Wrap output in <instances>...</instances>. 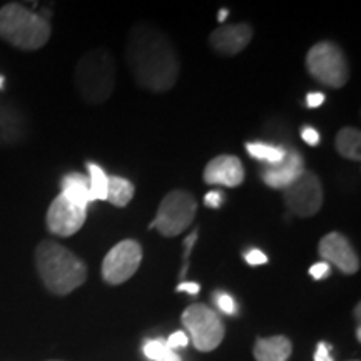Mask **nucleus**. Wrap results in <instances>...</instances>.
Here are the masks:
<instances>
[{
	"label": "nucleus",
	"mask_w": 361,
	"mask_h": 361,
	"mask_svg": "<svg viewBox=\"0 0 361 361\" xmlns=\"http://www.w3.org/2000/svg\"><path fill=\"white\" fill-rule=\"evenodd\" d=\"M126 61L139 87L168 92L178 82L179 59L168 34L156 25H133L126 42Z\"/></svg>",
	"instance_id": "nucleus-1"
},
{
	"label": "nucleus",
	"mask_w": 361,
	"mask_h": 361,
	"mask_svg": "<svg viewBox=\"0 0 361 361\" xmlns=\"http://www.w3.org/2000/svg\"><path fill=\"white\" fill-rule=\"evenodd\" d=\"M35 268L45 290L56 296L71 295L87 279L84 261L51 239L40 241L34 252Z\"/></svg>",
	"instance_id": "nucleus-2"
},
{
	"label": "nucleus",
	"mask_w": 361,
	"mask_h": 361,
	"mask_svg": "<svg viewBox=\"0 0 361 361\" xmlns=\"http://www.w3.org/2000/svg\"><path fill=\"white\" fill-rule=\"evenodd\" d=\"M52 27L49 19L35 13L19 2L6 4L0 8V39L19 51L32 52L49 42Z\"/></svg>",
	"instance_id": "nucleus-3"
},
{
	"label": "nucleus",
	"mask_w": 361,
	"mask_h": 361,
	"mask_svg": "<svg viewBox=\"0 0 361 361\" xmlns=\"http://www.w3.org/2000/svg\"><path fill=\"white\" fill-rule=\"evenodd\" d=\"M74 84L84 102L99 106L112 96L116 85V62L104 49H92L79 59Z\"/></svg>",
	"instance_id": "nucleus-4"
},
{
	"label": "nucleus",
	"mask_w": 361,
	"mask_h": 361,
	"mask_svg": "<svg viewBox=\"0 0 361 361\" xmlns=\"http://www.w3.org/2000/svg\"><path fill=\"white\" fill-rule=\"evenodd\" d=\"M197 213V202L189 191L176 189L161 201L154 221L149 228H156L164 238H174L192 224Z\"/></svg>",
	"instance_id": "nucleus-5"
},
{
	"label": "nucleus",
	"mask_w": 361,
	"mask_h": 361,
	"mask_svg": "<svg viewBox=\"0 0 361 361\" xmlns=\"http://www.w3.org/2000/svg\"><path fill=\"white\" fill-rule=\"evenodd\" d=\"M306 67L318 82L333 89L343 87L350 79V66L345 54L333 42L313 45L306 56Z\"/></svg>",
	"instance_id": "nucleus-6"
},
{
	"label": "nucleus",
	"mask_w": 361,
	"mask_h": 361,
	"mask_svg": "<svg viewBox=\"0 0 361 361\" xmlns=\"http://www.w3.org/2000/svg\"><path fill=\"white\" fill-rule=\"evenodd\" d=\"M184 328L200 351H213L224 338V324L219 316L206 305H192L180 316Z\"/></svg>",
	"instance_id": "nucleus-7"
},
{
	"label": "nucleus",
	"mask_w": 361,
	"mask_h": 361,
	"mask_svg": "<svg viewBox=\"0 0 361 361\" xmlns=\"http://www.w3.org/2000/svg\"><path fill=\"white\" fill-rule=\"evenodd\" d=\"M284 202L293 214L301 218L314 216L323 206V186L318 176L306 171L284 189Z\"/></svg>",
	"instance_id": "nucleus-8"
},
{
	"label": "nucleus",
	"mask_w": 361,
	"mask_h": 361,
	"mask_svg": "<svg viewBox=\"0 0 361 361\" xmlns=\"http://www.w3.org/2000/svg\"><path fill=\"white\" fill-rule=\"evenodd\" d=\"M142 261V246L134 239H126L107 252L102 263V278L109 284H123L139 269Z\"/></svg>",
	"instance_id": "nucleus-9"
},
{
	"label": "nucleus",
	"mask_w": 361,
	"mask_h": 361,
	"mask_svg": "<svg viewBox=\"0 0 361 361\" xmlns=\"http://www.w3.org/2000/svg\"><path fill=\"white\" fill-rule=\"evenodd\" d=\"M85 218H87V209L72 204L67 197L59 194L49 206L45 224L49 231L56 236L69 238L82 228Z\"/></svg>",
	"instance_id": "nucleus-10"
},
{
	"label": "nucleus",
	"mask_w": 361,
	"mask_h": 361,
	"mask_svg": "<svg viewBox=\"0 0 361 361\" xmlns=\"http://www.w3.org/2000/svg\"><path fill=\"white\" fill-rule=\"evenodd\" d=\"M319 256L335 264L345 274H355L360 269V258L351 243L341 233H329L319 241Z\"/></svg>",
	"instance_id": "nucleus-11"
},
{
	"label": "nucleus",
	"mask_w": 361,
	"mask_h": 361,
	"mask_svg": "<svg viewBox=\"0 0 361 361\" xmlns=\"http://www.w3.org/2000/svg\"><path fill=\"white\" fill-rule=\"evenodd\" d=\"M303 157L295 149H286L284 159L278 164L264 166L261 169V178L269 188L286 189L290 184L305 173Z\"/></svg>",
	"instance_id": "nucleus-12"
},
{
	"label": "nucleus",
	"mask_w": 361,
	"mask_h": 361,
	"mask_svg": "<svg viewBox=\"0 0 361 361\" xmlns=\"http://www.w3.org/2000/svg\"><path fill=\"white\" fill-rule=\"evenodd\" d=\"M252 39V29L247 24L223 25L213 30L209 35V44L216 52L223 56H236L250 45Z\"/></svg>",
	"instance_id": "nucleus-13"
},
{
	"label": "nucleus",
	"mask_w": 361,
	"mask_h": 361,
	"mask_svg": "<svg viewBox=\"0 0 361 361\" xmlns=\"http://www.w3.org/2000/svg\"><path fill=\"white\" fill-rule=\"evenodd\" d=\"M245 180V168L236 156H218L204 168V183L238 188Z\"/></svg>",
	"instance_id": "nucleus-14"
},
{
	"label": "nucleus",
	"mask_w": 361,
	"mask_h": 361,
	"mask_svg": "<svg viewBox=\"0 0 361 361\" xmlns=\"http://www.w3.org/2000/svg\"><path fill=\"white\" fill-rule=\"evenodd\" d=\"M291 350V341L286 336L259 338L255 345V358L256 361H288Z\"/></svg>",
	"instance_id": "nucleus-15"
},
{
	"label": "nucleus",
	"mask_w": 361,
	"mask_h": 361,
	"mask_svg": "<svg viewBox=\"0 0 361 361\" xmlns=\"http://www.w3.org/2000/svg\"><path fill=\"white\" fill-rule=\"evenodd\" d=\"M62 196L67 197L72 204L87 209L90 204L89 197V178L80 173H69L61 180Z\"/></svg>",
	"instance_id": "nucleus-16"
},
{
	"label": "nucleus",
	"mask_w": 361,
	"mask_h": 361,
	"mask_svg": "<svg viewBox=\"0 0 361 361\" xmlns=\"http://www.w3.org/2000/svg\"><path fill=\"white\" fill-rule=\"evenodd\" d=\"M336 151L351 161L361 159V134L355 128H343L336 134Z\"/></svg>",
	"instance_id": "nucleus-17"
},
{
	"label": "nucleus",
	"mask_w": 361,
	"mask_h": 361,
	"mask_svg": "<svg viewBox=\"0 0 361 361\" xmlns=\"http://www.w3.org/2000/svg\"><path fill=\"white\" fill-rule=\"evenodd\" d=\"M134 197V184L130 180L119 178V176H109L107 184V200L111 204L117 207L128 206Z\"/></svg>",
	"instance_id": "nucleus-18"
},
{
	"label": "nucleus",
	"mask_w": 361,
	"mask_h": 361,
	"mask_svg": "<svg viewBox=\"0 0 361 361\" xmlns=\"http://www.w3.org/2000/svg\"><path fill=\"white\" fill-rule=\"evenodd\" d=\"M89 171V197L90 202L106 201L107 200V184H109V176L104 173L101 166L87 162Z\"/></svg>",
	"instance_id": "nucleus-19"
},
{
	"label": "nucleus",
	"mask_w": 361,
	"mask_h": 361,
	"mask_svg": "<svg viewBox=\"0 0 361 361\" xmlns=\"http://www.w3.org/2000/svg\"><path fill=\"white\" fill-rule=\"evenodd\" d=\"M246 151L250 152V156L255 157V159L263 161L266 166L278 164V162H281L284 159V154H286V147L271 146V144L264 142H247Z\"/></svg>",
	"instance_id": "nucleus-20"
},
{
	"label": "nucleus",
	"mask_w": 361,
	"mask_h": 361,
	"mask_svg": "<svg viewBox=\"0 0 361 361\" xmlns=\"http://www.w3.org/2000/svg\"><path fill=\"white\" fill-rule=\"evenodd\" d=\"M168 351L169 348L166 346V341L162 340H151L144 345V355L152 361H161Z\"/></svg>",
	"instance_id": "nucleus-21"
},
{
	"label": "nucleus",
	"mask_w": 361,
	"mask_h": 361,
	"mask_svg": "<svg viewBox=\"0 0 361 361\" xmlns=\"http://www.w3.org/2000/svg\"><path fill=\"white\" fill-rule=\"evenodd\" d=\"M216 303H218L219 310L224 311L226 314L236 313V303H234L233 296H229L228 293H218L216 295Z\"/></svg>",
	"instance_id": "nucleus-22"
},
{
	"label": "nucleus",
	"mask_w": 361,
	"mask_h": 361,
	"mask_svg": "<svg viewBox=\"0 0 361 361\" xmlns=\"http://www.w3.org/2000/svg\"><path fill=\"white\" fill-rule=\"evenodd\" d=\"M196 241H197V229L192 234H189L186 239H184V247H186V250H184V256H183L184 268H183V271H180V276H186V269H188V263H189V255H191V251H192L194 245H196Z\"/></svg>",
	"instance_id": "nucleus-23"
},
{
	"label": "nucleus",
	"mask_w": 361,
	"mask_h": 361,
	"mask_svg": "<svg viewBox=\"0 0 361 361\" xmlns=\"http://www.w3.org/2000/svg\"><path fill=\"white\" fill-rule=\"evenodd\" d=\"M188 343H189V338H188L186 333L176 331L168 338V341H166V346H168L169 350L174 351L176 348H184V346H188Z\"/></svg>",
	"instance_id": "nucleus-24"
},
{
	"label": "nucleus",
	"mask_w": 361,
	"mask_h": 361,
	"mask_svg": "<svg viewBox=\"0 0 361 361\" xmlns=\"http://www.w3.org/2000/svg\"><path fill=\"white\" fill-rule=\"evenodd\" d=\"M246 263L250 266H259V264H266L268 263V256L264 255L261 250H251L245 255Z\"/></svg>",
	"instance_id": "nucleus-25"
},
{
	"label": "nucleus",
	"mask_w": 361,
	"mask_h": 361,
	"mask_svg": "<svg viewBox=\"0 0 361 361\" xmlns=\"http://www.w3.org/2000/svg\"><path fill=\"white\" fill-rule=\"evenodd\" d=\"M301 137H303V141L308 144V146H318L319 144L318 130L314 128H310V126H305V128L301 129Z\"/></svg>",
	"instance_id": "nucleus-26"
},
{
	"label": "nucleus",
	"mask_w": 361,
	"mask_h": 361,
	"mask_svg": "<svg viewBox=\"0 0 361 361\" xmlns=\"http://www.w3.org/2000/svg\"><path fill=\"white\" fill-rule=\"evenodd\" d=\"M224 196L221 191H211L204 196V204L213 207V209H218V207L223 206Z\"/></svg>",
	"instance_id": "nucleus-27"
},
{
	"label": "nucleus",
	"mask_w": 361,
	"mask_h": 361,
	"mask_svg": "<svg viewBox=\"0 0 361 361\" xmlns=\"http://www.w3.org/2000/svg\"><path fill=\"white\" fill-rule=\"evenodd\" d=\"M329 271H331L329 264L324 263V261H322V263H316V264L311 266L310 274H311V278H314V279H323V278L328 276Z\"/></svg>",
	"instance_id": "nucleus-28"
},
{
	"label": "nucleus",
	"mask_w": 361,
	"mask_h": 361,
	"mask_svg": "<svg viewBox=\"0 0 361 361\" xmlns=\"http://www.w3.org/2000/svg\"><path fill=\"white\" fill-rule=\"evenodd\" d=\"M323 102H324V94L322 92H310L308 96H306V106H308L310 109L319 107Z\"/></svg>",
	"instance_id": "nucleus-29"
},
{
	"label": "nucleus",
	"mask_w": 361,
	"mask_h": 361,
	"mask_svg": "<svg viewBox=\"0 0 361 361\" xmlns=\"http://www.w3.org/2000/svg\"><path fill=\"white\" fill-rule=\"evenodd\" d=\"M314 361H333L331 355H329V346L326 343H319L318 350L314 353Z\"/></svg>",
	"instance_id": "nucleus-30"
},
{
	"label": "nucleus",
	"mask_w": 361,
	"mask_h": 361,
	"mask_svg": "<svg viewBox=\"0 0 361 361\" xmlns=\"http://www.w3.org/2000/svg\"><path fill=\"white\" fill-rule=\"evenodd\" d=\"M178 291H184V293H189V295H197L200 293V284L197 283H180L178 286Z\"/></svg>",
	"instance_id": "nucleus-31"
},
{
	"label": "nucleus",
	"mask_w": 361,
	"mask_h": 361,
	"mask_svg": "<svg viewBox=\"0 0 361 361\" xmlns=\"http://www.w3.org/2000/svg\"><path fill=\"white\" fill-rule=\"evenodd\" d=\"M161 361H180V358H179V355L176 353V351H173V350H169L168 353L164 355V358H162Z\"/></svg>",
	"instance_id": "nucleus-32"
},
{
	"label": "nucleus",
	"mask_w": 361,
	"mask_h": 361,
	"mask_svg": "<svg viewBox=\"0 0 361 361\" xmlns=\"http://www.w3.org/2000/svg\"><path fill=\"white\" fill-rule=\"evenodd\" d=\"M228 8H221V11L218 12V20L219 22H224L226 20V17H228Z\"/></svg>",
	"instance_id": "nucleus-33"
},
{
	"label": "nucleus",
	"mask_w": 361,
	"mask_h": 361,
	"mask_svg": "<svg viewBox=\"0 0 361 361\" xmlns=\"http://www.w3.org/2000/svg\"><path fill=\"white\" fill-rule=\"evenodd\" d=\"M4 84H6V79H4L2 75H0V89H4Z\"/></svg>",
	"instance_id": "nucleus-34"
}]
</instances>
